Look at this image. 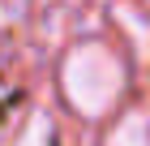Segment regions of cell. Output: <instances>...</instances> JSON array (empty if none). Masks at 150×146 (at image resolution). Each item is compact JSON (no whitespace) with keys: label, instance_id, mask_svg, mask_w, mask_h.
Masks as SVG:
<instances>
[{"label":"cell","instance_id":"obj_1","mask_svg":"<svg viewBox=\"0 0 150 146\" xmlns=\"http://www.w3.org/2000/svg\"><path fill=\"white\" fill-rule=\"evenodd\" d=\"M125 90V65L99 43H86L64 60V95L81 116H103Z\"/></svg>","mask_w":150,"mask_h":146},{"label":"cell","instance_id":"obj_2","mask_svg":"<svg viewBox=\"0 0 150 146\" xmlns=\"http://www.w3.org/2000/svg\"><path fill=\"white\" fill-rule=\"evenodd\" d=\"M107 146H150V120L142 112L125 116V120L112 129V137H107Z\"/></svg>","mask_w":150,"mask_h":146}]
</instances>
